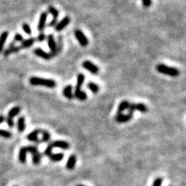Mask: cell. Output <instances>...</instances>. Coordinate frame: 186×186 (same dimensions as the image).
Segmentation results:
<instances>
[{"label": "cell", "mask_w": 186, "mask_h": 186, "mask_svg": "<svg viewBox=\"0 0 186 186\" xmlns=\"http://www.w3.org/2000/svg\"><path fill=\"white\" fill-rule=\"evenodd\" d=\"M29 152L32 155L33 163L34 164H39L41 163L42 155L39 152L38 149L35 146H27L20 148L19 152V160L22 164H24L27 160V154Z\"/></svg>", "instance_id": "6da1fadb"}, {"label": "cell", "mask_w": 186, "mask_h": 186, "mask_svg": "<svg viewBox=\"0 0 186 186\" xmlns=\"http://www.w3.org/2000/svg\"><path fill=\"white\" fill-rule=\"evenodd\" d=\"M30 84L32 85H42V86H45L49 89H54L57 85V82L53 79L39 77H31L30 78Z\"/></svg>", "instance_id": "7a4b0ae2"}, {"label": "cell", "mask_w": 186, "mask_h": 186, "mask_svg": "<svg viewBox=\"0 0 186 186\" xmlns=\"http://www.w3.org/2000/svg\"><path fill=\"white\" fill-rule=\"evenodd\" d=\"M157 71L158 72L164 74L165 75H168V76H171V77H177L180 74L179 71L178 70L177 68H173V67H170V66L165 65L164 64H160L157 66Z\"/></svg>", "instance_id": "3957f363"}, {"label": "cell", "mask_w": 186, "mask_h": 186, "mask_svg": "<svg viewBox=\"0 0 186 186\" xmlns=\"http://www.w3.org/2000/svg\"><path fill=\"white\" fill-rule=\"evenodd\" d=\"M52 146L50 145V143L48 144L47 148L44 150V155L48 157L49 158L54 162H59L64 158V154L62 153H58V154H54L52 152Z\"/></svg>", "instance_id": "277c9868"}, {"label": "cell", "mask_w": 186, "mask_h": 186, "mask_svg": "<svg viewBox=\"0 0 186 186\" xmlns=\"http://www.w3.org/2000/svg\"><path fill=\"white\" fill-rule=\"evenodd\" d=\"M47 40H48V47H49V48H50V53H49L50 57H51V58L56 57L57 55V53H56L57 43H56V41H55L54 35H53V34H49V35L47 36Z\"/></svg>", "instance_id": "5b68a950"}, {"label": "cell", "mask_w": 186, "mask_h": 186, "mask_svg": "<svg viewBox=\"0 0 186 186\" xmlns=\"http://www.w3.org/2000/svg\"><path fill=\"white\" fill-rule=\"evenodd\" d=\"M48 13H50L52 15L53 19L48 26L49 27H55L56 24L57 23V19H58V16H59V11H58L55 7L52 6H48Z\"/></svg>", "instance_id": "8992f818"}, {"label": "cell", "mask_w": 186, "mask_h": 186, "mask_svg": "<svg viewBox=\"0 0 186 186\" xmlns=\"http://www.w3.org/2000/svg\"><path fill=\"white\" fill-rule=\"evenodd\" d=\"M75 36L78 41V43L82 47H86L89 44V40L85 35L84 33L80 30H76L75 31Z\"/></svg>", "instance_id": "52a82bcc"}, {"label": "cell", "mask_w": 186, "mask_h": 186, "mask_svg": "<svg viewBox=\"0 0 186 186\" xmlns=\"http://www.w3.org/2000/svg\"><path fill=\"white\" fill-rule=\"evenodd\" d=\"M82 67L85 70L89 71V72H91L93 75H97L99 71L98 66H96L95 64H93L92 62H89V61H85L82 63Z\"/></svg>", "instance_id": "ba28073f"}, {"label": "cell", "mask_w": 186, "mask_h": 186, "mask_svg": "<svg viewBox=\"0 0 186 186\" xmlns=\"http://www.w3.org/2000/svg\"><path fill=\"white\" fill-rule=\"evenodd\" d=\"M132 118H133V113H129L128 114H123L117 113L116 117H115V120L118 123H123L129 122V120H131Z\"/></svg>", "instance_id": "9c48e42d"}, {"label": "cell", "mask_w": 186, "mask_h": 186, "mask_svg": "<svg viewBox=\"0 0 186 186\" xmlns=\"http://www.w3.org/2000/svg\"><path fill=\"white\" fill-rule=\"evenodd\" d=\"M71 22V18L69 16H65L64 18L62 19V20L60 21L59 23H57L56 24V26L55 27V30L57 32H60L63 30L64 28L67 27V26Z\"/></svg>", "instance_id": "30bf717a"}, {"label": "cell", "mask_w": 186, "mask_h": 186, "mask_svg": "<svg viewBox=\"0 0 186 186\" xmlns=\"http://www.w3.org/2000/svg\"><path fill=\"white\" fill-rule=\"evenodd\" d=\"M47 19H48V13L47 12H43L41 14V16H40V19H39L38 25H37V29H38L39 31L42 32L45 29Z\"/></svg>", "instance_id": "8fae6325"}, {"label": "cell", "mask_w": 186, "mask_h": 186, "mask_svg": "<svg viewBox=\"0 0 186 186\" xmlns=\"http://www.w3.org/2000/svg\"><path fill=\"white\" fill-rule=\"evenodd\" d=\"M40 132H41L40 129H35V130H34V131L28 134L27 138L28 141H32V142H34L36 143H41V141L38 139V135L40 134Z\"/></svg>", "instance_id": "7c38bea8"}, {"label": "cell", "mask_w": 186, "mask_h": 186, "mask_svg": "<svg viewBox=\"0 0 186 186\" xmlns=\"http://www.w3.org/2000/svg\"><path fill=\"white\" fill-rule=\"evenodd\" d=\"M50 145L52 146V148H57L63 149V150H68L70 145L68 142L64 141H53L52 143H50Z\"/></svg>", "instance_id": "4fadbf2b"}, {"label": "cell", "mask_w": 186, "mask_h": 186, "mask_svg": "<svg viewBox=\"0 0 186 186\" xmlns=\"http://www.w3.org/2000/svg\"><path fill=\"white\" fill-rule=\"evenodd\" d=\"M34 53L37 56L41 58H43L44 60H50L51 59V57L49 53L46 52L43 50H42L41 48H35L34 50Z\"/></svg>", "instance_id": "5bb4252c"}, {"label": "cell", "mask_w": 186, "mask_h": 186, "mask_svg": "<svg viewBox=\"0 0 186 186\" xmlns=\"http://www.w3.org/2000/svg\"><path fill=\"white\" fill-rule=\"evenodd\" d=\"M21 50L20 47L19 46H9V48L6 49V50L3 51V55L4 57H8L9 55H10L11 54H14V53H18L20 50Z\"/></svg>", "instance_id": "9a60e30c"}, {"label": "cell", "mask_w": 186, "mask_h": 186, "mask_svg": "<svg viewBox=\"0 0 186 186\" xmlns=\"http://www.w3.org/2000/svg\"><path fill=\"white\" fill-rule=\"evenodd\" d=\"M73 86L71 85H68L67 86L64 87L63 89V95L68 99H72L74 98V94H73Z\"/></svg>", "instance_id": "2e32d148"}, {"label": "cell", "mask_w": 186, "mask_h": 186, "mask_svg": "<svg viewBox=\"0 0 186 186\" xmlns=\"http://www.w3.org/2000/svg\"><path fill=\"white\" fill-rule=\"evenodd\" d=\"M76 161H77V158L75 155H71L69 157V158L68 159V161L66 163V168L68 170H73L75 168V165H76Z\"/></svg>", "instance_id": "e0dca14e"}, {"label": "cell", "mask_w": 186, "mask_h": 186, "mask_svg": "<svg viewBox=\"0 0 186 186\" xmlns=\"http://www.w3.org/2000/svg\"><path fill=\"white\" fill-rule=\"evenodd\" d=\"M8 36H9V32L8 31H3L2 34H0V54L3 50L5 43L6 42Z\"/></svg>", "instance_id": "ac0fdd59"}, {"label": "cell", "mask_w": 186, "mask_h": 186, "mask_svg": "<svg viewBox=\"0 0 186 186\" xmlns=\"http://www.w3.org/2000/svg\"><path fill=\"white\" fill-rule=\"evenodd\" d=\"M35 41H36V39L34 38V37H30V38H28L27 40H23L20 47L21 49L22 48H29L31 46L34 45V43H35Z\"/></svg>", "instance_id": "d6986e66"}, {"label": "cell", "mask_w": 186, "mask_h": 186, "mask_svg": "<svg viewBox=\"0 0 186 186\" xmlns=\"http://www.w3.org/2000/svg\"><path fill=\"white\" fill-rule=\"evenodd\" d=\"M74 97H75L77 99H78L79 101H85L88 95L84 91H82V89L80 90H76L75 89V94H74Z\"/></svg>", "instance_id": "ffe728a7"}, {"label": "cell", "mask_w": 186, "mask_h": 186, "mask_svg": "<svg viewBox=\"0 0 186 186\" xmlns=\"http://www.w3.org/2000/svg\"><path fill=\"white\" fill-rule=\"evenodd\" d=\"M85 75L82 74V73H79L77 75V83H76V86H75V89L76 90H80L82 89V87L84 84L85 82Z\"/></svg>", "instance_id": "44dd1931"}, {"label": "cell", "mask_w": 186, "mask_h": 186, "mask_svg": "<svg viewBox=\"0 0 186 186\" xmlns=\"http://www.w3.org/2000/svg\"><path fill=\"white\" fill-rule=\"evenodd\" d=\"M17 129L20 133H23L26 129V120L23 116H20L17 121Z\"/></svg>", "instance_id": "7402d4cb"}, {"label": "cell", "mask_w": 186, "mask_h": 186, "mask_svg": "<svg viewBox=\"0 0 186 186\" xmlns=\"http://www.w3.org/2000/svg\"><path fill=\"white\" fill-rule=\"evenodd\" d=\"M129 103L130 102L127 100H123L122 102L119 104L118 106V113H123V112H124L125 110H127L128 108H129Z\"/></svg>", "instance_id": "603a6c76"}, {"label": "cell", "mask_w": 186, "mask_h": 186, "mask_svg": "<svg viewBox=\"0 0 186 186\" xmlns=\"http://www.w3.org/2000/svg\"><path fill=\"white\" fill-rule=\"evenodd\" d=\"M40 134H42V139L40 140L41 143H48V141L50 140V134L47 130H44V129H41V132Z\"/></svg>", "instance_id": "cb8c5ba5"}, {"label": "cell", "mask_w": 186, "mask_h": 186, "mask_svg": "<svg viewBox=\"0 0 186 186\" xmlns=\"http://www.w3.org/2000/svg\"><path fill=\"white\" fill-rule=\"evenodd\" d=\"M20 110L21 109L20 106L13 107V108L10 109L9 113H8V118L13 119L15 116H17V115L20 113Z\"/></svg>", "instance_id": "d4e9b609"}, {"label": "cell", "mask_w": 186, "mask_h": 186, "mask_svg": "<svg viewBox=\"0 0 186 186\" xmlns=\"http://www.w3.org/2000/svg\"><path fill=\"white\" fill-rule=\"evenodd\" d=\"M135 109L142 113H146L148 111V107L143 103H135Z\"/></svg>", "instance_id": "484cf974"}, {"label": "cell", "mask_w": 186, "mask_h": 186, "mask_svg": "<svg viewBox=\"0 0 186 186\" xmlns=\"http://www.w3.org/2000/svg\"><path fill=\"white\" fill-rule=\"evenodd\" d=\"M87 86H88L89 89L92 92L95 93V94H96L99 91V85H98L97 84H95V82H89V83H88V85H87Z\"/></svg>", "instance_id": "4316f807"}, {"label": "cell", "mask_w": 186, "mask_h": 186, "mask_svg": "<svg viewBox=\"0 0 186 186\" xmlns=\"http://www.w3.org/2000/svg\"><path fill=\"white\" fill-rule=\"evenodd\" d=\"M62 49H63V37L62 36H58V40H57V49H56L57 55L61 53Z\"/></svg>", "instance_id": "83f0119b"}, {"label": "cell", "mask_w": 186, "mask_h": 186, "mask_svg": "<svg viewBox=\"0 0 186 186\" xmlns=\"http://www.w3.org/2000/svg\"><path fill=\"white\" fill-rule=\"evenodd\" d=\"M0 136H2L4 138L9 139L11 138L12 134L8 130H5V129H0Z\"/></svg>", "instance_id": "f1b7e54d"}, {"label": "cell", "mask_w": 186, "mask_h": 186, "mask_svg": "<svg viewBox=\"0 0 186 186\" xmlns=\"http://www.w3.org/2000/svg\"><path fill=\"white\" fill-rule=\"evenodd\" d=\"M22 28H23V30L24 31L25 34H27V35H31L32 30L28 23H23V25H22Z\"/></svg>", "instance_id": "f546056e"}, {"label": "cell", "mask_w": 186, "mask_h": 186, "mask_svg": "<svg viewBox=\"0 0 186 186\" xmlns=\"http://www.w3.org/2000/svg\"><path fill=\"white\" fill-rule=\"evenodd\" d=\"M47 39V36H46V34L43 32H41V34H39L38 36H36V41H38V42H43L44 41Z\"/></svg>", "instance_id": "4dcf8cb0"}, {"label": "cell", "mask_w": 186, "mask_h": 186, "mask_svg": "<svg viewBox=\"0 0 186 186\" xmlns=\"http://www.w3.org/2000/svg\"><path fill=\"white\" fill-rule=\"evenodd\" d=\"M162 182H163V178H157L155 179L154 182H153L152 186H161Z\"/></svg>", "instance_id": "1f68e13d"}, {"label": "cell", "mask_w": 186, "mask_h": 186, "mask_svg": "<svg viewBox=\"0 0 186 186\" xmlns=\"http://www.w3.org/2000/svg\"><path fill=\"white\" fill-rule=\"evenodd\" d=\"M23 41V36L20 34H16L14 36L13 42H22Z\"/></svg>", "instance_id": "d6a6232c"}, {"label": "cell", "mask_w": 186, "mask_h": 186, "mask_svg": "<svg viewBox=\"0 0 186 186\" xmlns=\"http://www.w3.org/2000/svg\"><path fill=\"white\" fill-rule=\"evenodd\" d=\"M142 3H143V6L148 8L152 4V0H142Z\"/></svg>", "instance_id": "836d02e7"}, {"label": "cell", "mask_w": 186, "mask_h": 186, "mask_svg": "<svg viewBox=\"0 0 186 186\" xmlns=\"http://www.w3.org/2000/svg\"><path fill=\"white\" fill-rule=\"evenodd\" d=\"M6 123L7 124H8V126H9V127H10V128H13V127H14V125H15L13 119L8 118V117L6 118Z\"/></svg>", "instance_id": "e575fe53"}, {"label": "cell", "mask_w": 186, "mask_h": 186, "mask_svg": "<svg viewBox=\"0 0 186 186\" xmlns=\"http://www.w3.org/2000/svg\"><path fill=\"white\" fill-rule=\"evenodd\" d=\"M5 121V117L4 116H2V115H0V124L2 123H3Z\"/></svg>", "instance_id": "d590c367"}, {"label": "cell", "mask_w": 186, "mask_h": 186, "mask_svg": "<svg viewBox=\"0 0 186 186\" xmlns=\"http://www.w3.org/2000/svg\"><path fill=\"white\" fill-rule=\"evenodd\" d=\"M76 186H85V185H78Z\"/></svg>", "instance_id": "8d00e7d4"}, {"label": "cell", "mask_w": 186, "mask_h": 186, "mask_svg": "<svg viewBox=\"0 0 186 186\" xmlns=\"http://www.w3.org/2000/svg\"><path fill=\"white\" fill-rule=\"evenodd\" d=\"M15 186H16V185H15Z\"/></svg>", "instance_id": "74e56055"}]
</instances>
